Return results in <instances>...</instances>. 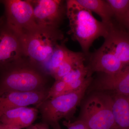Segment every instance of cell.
Segmentation results:
<instances>
[{
    "label": "cell",
    "instance_id": "1",
    "mask_svg": "<svg viewBox=\"0 0 129 129\" xmlns=\"http://www.w3.org/2000/svg\"><path fill=\"white\" fill-rule=\"evenodd\" d=\"M66 14L69 20L68 34L73 40L78 42L83 53L88 55L94 42L99 37H106L110 25L97 20L91 12L76 0L67 1Z\"/></svg>",
    "mask_w": 129,
    "mask_h": 129
},
{
    "label": "cell",
    "instance_id": "2",
    "mask_svg": "<svg viewBox=\"0 0 129 129\" xmlns=\"http://www.w3.org/2000/svg\"><path fill=\"white\" fill-rule=\"evenodd\" d=\"M46 75L24 60L0 70V91L28 92L47 89Z\"/></svg>",
    "mask_w": 129,
    "mask_h": 129
},
{
    "label": "cell",
    "instance_id": "3",
    "mask_svg": "<svg viewBox=\"0 0 129 129\" xmlns=\"http://www.w3.org/2000/svg\"><path fill=\"white\" fill-rule=\"evenodd\" d=\"M63 38L58 29L37 27L21 38L24 57L39 69Z\"/></svg>",
    "mask_w": 129,
    "mask_h": 129
},
{
    "label": "cell",
    "instance_id": "4",
    "mask_svg": "<svg viewBox=\"0 0 129 129\" xmlns=\"http://www.w3.org/2000/svg\"><path fill=\"white\" fill-rule=\"evenodd\" d=\"M92 81L91 76L87 77L85 82L78 90L47 99L37 106L44 123L51 125L64 118L70 120Z\"/></svg>",
    "mask_w": 129,
    "mask_h": 129
},
{
    "label": "cell",
    "instance_id": "5",
    "mask_svg": "<svg viewBox=\"0 0 129 129\" xmlns=\"http://www.w3.org/2000/svg\"><path fill=\"white\" fill-rule=\"evenodd\" d=\"M112 97L103 92H96L86 100L79 120L90 129H117L112 111Z\"/></svg>",
    "mask_w": 129,
    "mask_h": 129
},
{
    "label": "cell",
    "instance_id": "6",
    "mask_svg": "<svg viewBox=\"0 0 129 129\" xmlns=\"http://www.w3.org/2000/svg\"><path fill=\"white\" fill-rule=\"evenodd\" d=\"M0 2L5 7V15L2 17L5 22L20 39L38 27L29 0H5Z\"/></svg>",
    "mask_w": 129,
    "mask_h": 129
},
{
    "label": "cell",
    "instance_id": "7",
    "mask_svg": "<svg viewBox=\"0 0 129 129\" xmlns=\"http://www.w3.org/2000/svg\"><path fill=\"white\" fill-rule=\"evenodd\" d=\"M38 27L58 29L64 14L66 3L60 0L29 1Z\"/></svg>",
    "mask_w": 129,
    "mask_h": 129
},
{
    "label": "cell",
    "instance_id": "8",
    "mask_svg": "<svg viewBox=\"0 0 129 129\" xmlns=\"http://www.w3.org/2000/svg\"><path fill=\"white\" fill-rule=\"evenodd\" d=\"M20 37L0 18V70L24 60Z\"/></svg>",
    "mask_w": 129,
    "mask_h": 129
},
{
    "label": "cell",
    "instance_id": "9",
    "mask_svg": "<svg viewBox=\"0 0 129 129\" xmlns=\"http://www.w3.org/2000/svg\"><path fill=\"white\" fill-rule=\"evenodd\" d=\"M48 90L28 92L0 91V114L11 109L31 105L39 106L46 100Z\"/></svg>",
    "mask_w": 129,
    "mask_h": 129
},
{
    "label": "cell",
    "instance_id": "10",
    "mask_svg": "<svg viewBox=\"0 0 129 129\" xmlns=\"http://www.w3.org/2000/svg\"><path fill=\"white\" fill-rule=\"evenodd\" d=\"M103 45L112 52L124 67L129 66V35L127 30L113 22Z\"/></svg>",
    "mask_w": 129,
    "mask_h": 129
},
{
    "label": "cell",
    "instance_id": "11",
    "mask_svg": "<svg viewBox=\"0 0 129 129\" xmlns=\"http://www.w3.org/2000/svg\"><path fill=\"white\" fill-rule=\"evenodd\" d=\"M87 77L94 72L112 74L120 72L124 67L115 55L103 45L90 56Z\"/></svg>",
    "mask_w": 129,
    "mask_h": 129
},
{
    "label": "cell",
    "instance_id": "12",
    "mask_svg": "<svg viewBox=\"0 0 129 129\" xmlns=\"http://www.w3.org/2000/svg\"><path fill=\"white\" fill-rule=\"evenodd\" d=\"M95 80L92 89L97 92L104 91L129 96V67L114 74L101 73Z\"/></svg>",
    "mask_w": 129,
    "mask_h": 129
},
{
    "label": "cell",
    "instance_id": "13",
    "mask_svg": "<svg viewBox=\"0 0 129 129\" xmlns=\"http://www.w3.org/2000/svg\"><path fill=\"white\" fill-rule=\"evenodd\" d=\"M37 108L21 107L11 109L0 114L1 124L9 125L20 129L32 124L38 114Z\"/></svg>",
    "mask_w": 129,
    "mask_h": 129
},
{
    "label": "cell",
    "instance_id": "14",
    "mask_svg": "<svg viewBox=\"0 0 129 129\" xmlns=\"http://www.w3.org/2000/svg\"><path fill=\"white\" fill-rule=\"evenodd\" d=\"M114 94L112 111L117 129H129V96Z\"/></svg>",
    "mask_w": 129,
    "mask_h": 129
},
{
    "label": "cell",
    "instance_id": "15",
    "mask_svg": "<svg viewBox=\"0 0 129 129\" xmlns=\"http://www.w3.org/2000/svg\"><path fill=\"white\" fill-rule=\"evenodd\" d=\"M80 5L90 11L98 14L102 22L110 25L113 22L112 8L106 1L103 0H76Z\"/></svg>",
    "mask_w": 129,
    "mask_h": 129
},
{
    "label": "cell",
    "instance_id": "16",
    "mask_svg": "<svg viewBox=\"0 0 129 129\" xmlns=\"http://www.w3.org/2000/svg\"><path fill=\"white\" fill-rule=\"evenodd\" d=\"M64 42H61L56 47L49 58L40 67L39 69L45 74L51 75L66 59L70 52Z\"/></svg>",
    "mask_w": 129,
    "mask_h": 129
},
{
    "label": "cell",
    "instance_id": "17",
    "mask_svg": "<svg viewBox=\"0 0 129 129\" xmlns=\"http://www.w3.org/2000/svg\"><path fill=\"white\" fill-rule=\"evenodd\" d=\"M112 8L113 18L117 24L125 30L129 29V0H107Z\"/></svg>",
    "mask_w": 129,
    "mask_h": 129
},
{
    "label": "cell",
    "instance_id": "18",
    "mask_svg": "<svg viewBox=\"0 0 129 129\" xmlns=\"http://www.w3.org/2000/svg\"><path fill=\"white\" fill-rule=\"evenodd\" d=\"M85 56L83 52L70 51L69 55L51 76L56 80L61 79L72 70L84 63Z\"/></svg>",
    "mask_w": 129,
    "mask_h": 129
},
{
    "label": "cell",
    "instance_id": "19",
    "mask_svg": "<svg viewBox=\"0 0 129 129\" xmlns=\"http://www.w3.org/2000/svg\"><path fill=\"white\" fill-rule=\"evenodd\" d=\"M88 73V69L83 63L72 70L61 80L67 84L85 78L87 76Z\"/></svg>",
    "mask_w": 129,
    "mask_h": 129
},
{
    "label": "cell",
    "instance_id": "20",
    "mask_svg": "<svg viewBox=\"0 0 129 129\" xmlns=\"http://www.w3.org/2000/svg\"><path fill=\"white\" fill-rule=\"evenodd\" d=\"M67 85V83L61 80H56L51 87L48 90L46 100L65 94Z\"/></svg>",
    "mask_w": 129,
    "mask_h": 129
},
{
    "label": "cell",
    "instance_id": "21",
    "mask_svg": "<svg viewBox=\"0 0 129 129\" xmlns=\"http://www.w3.org/2000/svg\"><path fill=\"white\" fill-rule=\"evenodd\" d=\"M62 123L68 129H90L84 122L79 119L74 122L65 120Z\"/></svg>",
    "mask_w": 129,
    "mask_h": 129
},
{
    "label": "cell",
    "instance_id": "22",
    "mask_svg": "<svg viewBox=\"0 0 129 129\" xmlns=\"http://www.w3.org/2000/svg\"><path fill=\"white\" fill-rule=\"evenodd\" d=\"M36 129H49L48 124L46 123H40L35 124Z\"/></svg>",
    "mask_w": 129,
    "mask_h": 129
},
{
    "label": "cell",
    "instance_id": "23",
    "mask_svg": "<svg viewBox=\"0 0 129 129\" xmlns=\"http://www.w3.org/2000/svg\"><path fill=\"white\" fill-rule=\"evenodd\" d=\"M20 129L16 127L9 126V125H5L1 124V129Z\"/></svg>",
    "mask_w": 129,
    "mask_h": 129
},
{
    "label": "cell",
    "instance_id": "24",
    "mask_svg": "<svg viewBox=\"0 0 129 129\" xmlns=\"http://www.w3.org/2000/svg\"><path fill=\"white\" fill-rule=\"evenodd\" d=\"M50 125L52 127L53 129H62L60 127L58 122L54 123L51 124Z\"/></svg>",
    "mask_w": 129,
    "mask_h": 129
},
{
    "label": "cell",
    "instance_id": "25",
    "mask_svg": "<svg viewBox=\"0 0 129 129\" xmlns=\"http://www.w3.org/2000/svg\"><path fill=\"white\" fill-rule=\"evenodd\" d=\"M27 129H36L35 125L32 124L30 126H29L28 127L26 128Z\"/></svg>",
    "mask_w": 129,
    "mask_h": 129
},
{
    "label": "cell",
    "instance_id": "26",
    "mask_svg": "<svg viewBox=\"0 0 129 129\" xmlns=\"http://www.w3.org/2000/svg\"><path fill=\"white\" fill-rule=\"evenodd\" d=\"M0 129H1V123H0Z\"/></svg>",
    "mask_w": 129,
    "mask_h": 129
}]
</instances>
